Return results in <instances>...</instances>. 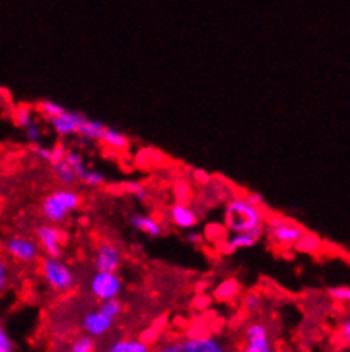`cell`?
<instances>
[{
	"label": "cell",
	"mask_w": 350,
	"mask_h": 352,
	"mask_svg": "<svg viewBox=\"0 0 350 352\" xmlns=\"http://www.w3.org/2000/svg\"><path fill=\"white\" fill-rule=\"evenodd\" d=\"M17 346L16 340L12 339V336L9 333V330L5 329L2 322H0V352H16Z\"/></svg>",
	"instance_id": "1f68e13d"
},
{
	"label": "cell",
	"mask_w": 350,
	"mask_h": 352,
	"mask_svg": "<svg viewBox=\"0 0 350 352\" xmlns=\"http://www.w3.org/2000/svg\"><path fill=\"white\" fill-rule=\"evenodd\" d=\"M99 310L106 315V317L113 318H119L124 311V303L119 300V298H113V300H106V301H99Z\"/></svg>",
	"instance_id": "cb8c5ba5"
},
{
	"label": "cell",
	"mask_w": 350,
	"mask_h": 352,
	"mask_svg": "<svg viewBox=\"0 0 350 352\" xmlns=\"http://www.w3.org/2000/svg\"><path fill=\"white\" fill-rule=\"evenodd\" d=\"M10 283H12V269H10V262L7 258L3 250H0V294L3 291L9 289Z\"/></svg>",
	"instance_id": "4316f807"
},
{
	"label": "cell",
	"mask_w": 350,
	"mask_h": 352,
	"mask_svg": "<svg viewBox=\"0 0 350 352\" xmlns=\"http://www.w3.org/2000/svg\"><path fill=\"white\" fill-rule=\"evenodd\" d=\"M36 121L33 107L30 106H19L14 111V124L19 129H26L30 124H33Z\"/></svg>",
	"instance_id": "d4e9b609"
},
{
	"label": "cell",
	"mask_w": 350,
	"mask_h": 352,
	"mask_svg": "<svg viewBox=\"0 0 350 352\" xmlns=\"http://www.w3.org/2000/svg\"><path fill=\"white\" fill-rule=\"evenodd\" d=\"M34 153L38 159L48 162V164L51 162V146H45L39 143V145H34Z\"/></svg>",
	"instance_id": "74e56055"
},
{
	"label": "cell",
	"mask_w": 350,
	"mask_h": 352,
	"mask_svg": "<svg viewBox=\"0 0 350 352\" xmlns=\"http://www.w3.org/2000/svg\"><path fill=\"white\" fill-rule=\"evenodd\" d=\"M169 218L170 223L180 230H194L199 223V214L198 211L192 206H189L187 203H175L170 206L169 210Z\"/></svg>",
	"instance_id": "7c38bea8"
},
{
	"label": "cell",
	"mask_w": 350,
	"mask_h": 352,
	"mask_svg": "<svg viewBox=\"0 0 350 352\" xmlns=\"http://www.w3.org/2000/svg\"><path fill=\"white\" fill-rule=\"evenodd\" d=\"M36 242H38L41 254H45V257H55L62 258L65 254V242L67 235L60 225L53 223H43L38 225L34 230Z\"/></svg>",
	"instance_id": "8992f818"
},
{
	"label": "cell",
	"mask_w": 350,
	"mask_h": 352,
	"mask_svg": "<svg viewBox=\"0 0 350 352\" xmlns=\"http://www.w3.org/2000/svg\"><path fill=\"white\" fill-rule=\"evenodd\" d=\"M65 162L70 165L71 170L77 174V177H80L82 172L87 168V164H85L84 157H82L80 152H77V150H71V148H67V153H65Z\"/></svg>",
	"instance_id": "f1b7e54d"
},
{
	"label": "cell",
	"mask_w": 350,
	"mask_h": 352,
	"mask_svg": "<svg viewBox=\"0 0 350 352\" xmlns=\"http://www.w3.org/2000/svg\"><path fill=\"white\" fill-rule=\"evenodd\" d=\"M175 196L178 197V203H187L191 196V186L187 182H177L175 184Z\"/></svg>",
	"instance_id": "d590c367"
},
{
	"label": "cell",
	"mask_w": 350,
	"mask_h": 352,
	"mask_svg": "<svg viewBox=\"0 0 350 352\" xmlns=\"http://www.w3.org/2000/svg\"><path fill=\"white\" fill-rule=\"evenodd\" d=\"M65 109H67L65 106H62V104H58L56 100H51V99H45L38 104V113L41 114L46 121L58 116V114H62Z\"/></svg>",
	"instance_id": "484cf974"
},
{
	"label": "cell",
	"mask_w": 350,
	"mask_h": 352,
	"mask_svg": "<svg viewBox=\"0 0 350 352\" xmlns=\"http://www.w3.org/2000/svg\"><path fill=\"white\" fill-rule=\"evenodd\" d=\"M78 182H82L84 186H87V188H101V186H104L107 182L106 175L102 174L101 170H95V168H85L84 172H82V175L78 177Z\"/></svg>",
	"instance_id": "603a6c76"
},
{
	"label": "cell",
	"mask_w": 350,
	"mask_h": 352,
	"mask_svg": "<svg viewBox=\"0 0 350 352\" xmlns=\"http://www.w3.org/2000/svg\"><path fill=\"white\" fill-rule=\"evenodd\" d=\"M245 199L248 201V203L255 204V206H262V203H264L262 196H260V194H257V192H250V194H245Z\"/></svg>",
	"instance_id": "60d3db41"
},
{
	"label": "cell",
	"mask_w": 350,
	"mask_h": 352,
	"mask_svg": "<svg viewBox=\"0 0 350 352\" xmlns=\"http://www.w3.org/2000/svg\"><path fill=\"white\" fill-rule=\"evenodd\" d=\"M114 322L116 320L106 317L99 308H95V310H89L82 315L80 327L84 333L94 337V339H101L114 329Z\"/></svg>",
	"instance_id": "30bf717a"
},
{
	"label": "cell",
	"mask_w": 350,
	"mask_h": 352,
	"mask_svg": "<svg viewBox=\"0 0 350 352\" xmlns=\"http://www.w3.org/2000/svg\"><path fill=\"white\" fill-rule=\"evenodd\" d=\"M41 276L46 285L55 293H69L77 285V276H75L73 269L63 258L43 257Z\"/></svg>",
	"instance_id": "3957f363"
},
{
	"label": "cell",
	"mask_w": 350,
	"mask_h": 352,
	"mask_svg": "<svg viewBox=\"0 0 350 352\" xmlns=\"http://www.w3.org/2000/svg\"><path fill=\"white\" fill-rule=\"evenodd\" d=\"M262 305H264L262 294L255 293V291L246 293L245 296L242 298V307H244V310L248 311V314H257V311H260Z\"/></svg>",
	"instance_id": "f546056e"
},
{
	"label": "cell",
	"mask_w": 350,
	"mask_h": 352,
	"mask_svg": "<svg viewBox=\"0 0 350 352\" xmlns=\"http://www.w3.org/2000/svg\"><path fill=\"white\" fill-rule=\"evenodd\" d=\"M277 352H291V351H288V349H281V351H277Z\"/></svg>",
	"instance_id": "ee69618b"
},
{
	"label": "cell",
	"mask_w": 350,
	"mask_h": 352,
	"mask_svg": "<svg viewBox=\"0 0 350 352\" xmlns=\"http://www.w3.org/2000/svg\"><path fill=\"white\" fill-rule=\"evenodd\" d=\"M106 124L99 120H91V118H85L84 123L78 128L77 135L84 140V143L87 142H99L101 138V133L104 129Z\"/></svg>",
	"instance_id": "d6986e66"
},
{
	"label": "cell",
	"mask_w": 350,
	"mask_h": 352,
	"mask_svg": "<svg viewBox=\"0 0 350 352\" xmlns=\"http://www.w3.org/2000/svg\"><path fill=\"white\" fill-rule=\"evenodd\" d=\"M238 352H277L269 325L262 320H253L245 327Z\"/></svg>",
	"instance_id": "277c9868"
},
{
	"label": "cell",
	"mask_w": 350,
	"mask_h": 352,
	"mask_svg": "<svg viewBox=\"0 0 350 352\" xmlns=\"http://www.w3.org/2000/svg\"><path fill=\"white\" fill-rule=\"evenodd\" d=\"M187 242H191V243H202L205 242V236L201 235V233H198V232H192V230H189V233H187Z\"/></svg>",
	"instance_id": "b9f144b4"
},
{
	"label": "cell",
	"mask_w": 350,
	"mask_h": 352,
	"mask_svg": "<svg viewBox=\"0 0 350 352\" xmlns=\"http://www.w3.org/2000/svg\"><path fill=\"white\" fill-rule=\"evenodd\" d=\"M128 220H130V225L133 226L135 230L145 233V235H148L150 239H159V236H162L163 232H165L163 225L160 223L156 218L150 217V214L133 213V214H130V218H128Z\"/></svg>",
	"instance_id": "9a60e30c"
},
{
	"label": "cell",
	"mask_w": 350,
	"mask_h": 352,
	"mask_svg": "<svg viewBox=\"0 0 350 352\" xmlns=\"http://www.w3.org/2000/svg\"><path fill=\"white\" fill-rule=\"evenodd\" d=\"M84 197L73 188H60L41 201V214L48 223L62 225L82 206Z\"/></svg>",
	"instance_id": "7a4b0ae2"
},
{
	"label": "cell",
	"mask_w": 350,
	"mask_h": 352,
	"mask_svg": "<svg viewBox=\"0 0 350 352\" xmlns=\"http://www.w3.org/2000/svg\"><path fill=\"white\" fill-rule=\"evenodd\" d=\"M194 177L199 179V181H208V174H205V172H201V170H196Z\"/></svg>",
	"instance_id": "7bdbcfd3"
},
{
	"label": "cell",
	"mask_w": 350,
	"mask_h": 352,
	"mask_svg": "<svg viewBox=\"0 0 350 352\" xmlns=\"http://www.w3.org/2000/svg\"><path fill=\"white\" fill-rule=\"evenodd\" d=\"M327 293H328V296L335 301V303L349 305V301H350V286L349 285L330 286Z\"/></svg>",
	"instance_id": "4dcf8cb0"
},
{
	"label": "cell",
	"mask_w": 350,
	"mask_h": 352,
	"mask_svg": "<svg viewBox=\"0 0 350 352\" xmlns=\"http://www.w3.org/2000/svg\"><path fill=\"white\" fill-rule=\"evenodd\" d=\"M65 153H67V146L63 145V143H56V145H53L51 146V162H49V165L62 162L63 159H65Z\"/></svg>",
	"instance_id": "8d00e7d4"
},
{
	"label": "cell",
	"mask_w": 350,
	"mask_h": 352,
	"mask_svg": "<svg viewBox=\"0 0 350 352\" xmlns=\"http://www.w3.org/2000/svg\"><path fill=\"white\" fill-rule=\"evenodd\" d=\"M84 113H78V111H70L65 109L58 116L48 120V124L51 126L53 131L60 136V138H70V136H75L78 133V128L84 123L85 120Z\"/></svg>",
	"instance_id": "8fae6325"
},
{
	"label": "cell",
	"mask_w": 350,
	"mask_h": 352,
	"mask_svg": "<svg viewBox=\"0 0 350 352\" xmlns=\"http://www.w3.org/2000/svg\"><path fill=\"white\" fill-rule=\"evenodd\" d=\"M2 250L7 257L23 262V264H33L41 257V249H39L38 242L31 236L24 235H12L3 240Z\"/></svg>",
	"instance_id": "52a82bcc"
},
{
	"label": "cell",
	"mask_w": 350,
	"mask_h": 352,
	"mask_svg": "<svg viewBox=\"0 0 350 352\" xmlns=\"http://www.w3.org/2000/svg\"><path fill=\"white\" fill-rule=\"evenodd\" d=\"M24 135H26V140L31 143V145H39L43 138V128L38 121H34L33 124H30L26 129H23Z\"/></svg>",
	"instance_id": "836d02e7"
},
{
	"label": "cell",
	"mask_w": 350,
	"mask_h": 352,
	"mask_svg": "<svg viewBox=\"0 0 350 352\" xmlns=\"http://www.w3.org/2000/svg\"><path fill=\"white\" fill-rule=\"evenodd\" d=\"M266 217L260 206L248 203L245 196L231 197L224 206V226L228 232H250V230L264 228Z\"/></svg>",
	"instance_id": "6da1fadb"
},
{
	"label": "cell",
	"mask_w": 350,
	"mask_h": 352,
	"mask_svg": "<svg viewBox=\"0 0 350 352\" xmlns=\"http://www.w3.org/2000/svg\"><path fill=\"white\" fill-rule=\"evenodd\" d=\"M51 167H53V174H55L56 181L62 184V188H73V186L78 182L77 174L71 170V167L67 164L65 159L58 162V164H53Z\"/></svg>",
	"instance_id": "ffe728a7"
},
{
	"label": "cell",
	"mask_w": 350,
	"mask_h": 352,
	"mask_svg": "<svg viewBox=\"0 0 350 352\" xmlns=\"http://www.w3.org/2000/svg\"><path fill=\"white\" fill-rule=\"evenodd\" d=\"M89 291L97 301L119 298L121 291H123V279L117 272L95 271L89 281Z\"/></svg>",
	"instance_id": "ba28073f"
},
{
	"label": "cell",
	"mask_w": 350,
	"mask_h": 352,
	"mask_svg": "<svg viewBox=\"0 0 350 352\" xmlns=\"http://www.w3.org/2000/svg\"><path fill=\"white\" fill-rule=\"evenodd\" d=\"M262 235H264V228L250 230V232L231 233L230 239L224 242L223 252L226 254V256H231V254L238 252V250L250 249V247H253L257 242H259Z\"/></svg>",
	"instance_id": "4fadbf2b"
},
{
	"label": "cell",
	"mask_w": 350,
	"mask_h": 352,
	"mask_svg": "<svg viewBox=\"0 0 350 352\" xmlns=\"http://www.w3.org/2000/svg\"><path fill=\"white\" fill-rule=\"evenodd\" d=\"M266 233L269 240L281 247H294L299 242V239L306 233L305 226L292 220H285L282 217L269 218V221H266Z\"/></svg>",
	"instance_id": "5b68a950"
},
{
	"label": "cell",
	"mask_w": 350,
	"mask_h": 352,
	"mask_svg": "<svg viewBox=\"0 0 350 352\" xmlns=\"http://www.w3.org/2000/svg\"><path fill=\"white\" fill-rule=\"evenodd\" d=\"M209 296H206V294L199 293L198 296L192 300V307L196 308V310H206V308L209 307Z\"/></svg>",
	"instance_id": "f35d334b"
},
{
	"label": "cell",
	"mask_w": 350,
	"mask_h": 352,
	"mask_svg": "<svg viewBox=\"0 0 350 352\" xmlns=\"http://www.w3.org/2000/svg\"><path fill=\"white\" fill-rule=\"evenodd\" d=\"M99 142L109 150H113V152H124L130 146V140H128V136L123 131L113 126H107V124L102 129Z\"/></svg>",
	"instance_id": "e0dca14e"
},
{
	"label": "cell",
	"mask_w": 350,
	"mask_h": 352,
	"mask_svg": "<svg viewBox=\"0 0 350 352\" xmlns=\"http://www.w3.org/2000/svg\"><path fill=\"white\" fill-rule=\"evenodd\" d=\"M160 333H162V330H159L156 327L152 325V327H148L146 330H143L140 339L145 340V342L150 344V346H153V344L160 339Z\"/></svg>",
	"instance_id": "e575fe53"
},
{
	"label": "cell",
	"mask_w": 350,
	"mask_h": 352,
	"mask_svg": "<svg viewBox=\"0 0 350 352\" xmlns=\"http://www.w3.org/2000/svg\"><path fill=\"white\" fill-rule=\"evenodd\" d=\"M123 264V254L119 247L113 242H101L94 252L95 271L117 272Z\"/></svg>",
	"instance_id": "9c48e42d"
},
{
	"label": "cell",
	"mask_w": 350,
	"mask_h": 352,
	"mask_svg": "<svg viewBox=\"0 0 350 352\" xmlns=\"http://www.w3.org/2000/svg\"><path fill=\"white\" fill-rule=\"evenodd\" d=\"M240 293H242V286L240 283H238V279L226 278L214 286L213 298L214 301H220V303H231V301H235L238 296H240Z\"/></svg>",
	"instance_id": "2e32d148"
},
{
	"label": "cell",
	"mask_w": 350,
	"mask_h": 352,
	"mask_svg": "<svg viewBox=\"0 0 350 352\" xmlns=\"http://www.w3.org/2000/svg\"><path fill=\"white\" fill-rule=\"evenodd\" d=\"M294 247L296 250H299L303 254H316L321 249V239L315 235V233L306 232Z\"/></svg>",
	"instance_id": "7402d4cb"
},
{
	"label": "cell",
	"mask_w": 350,
	"mask_h": 352,
	"mask_svg": "<svg viewBox=\"0 0 350 352\" xmlns=\"http://www.w3.org/2000/svg\"><path fill=\"white\" fill-rule=\"evenodd\" d=\"M69 352H97V339L82 333L70 342Z\"/></svg>",
	"instance_id": "44dd1931"
},
{
	"label": "cell",
	"mask_w": 350,
	"mask_h": 352,
	"mask_svg": "<svg viewBox=\"0 0 350 352\" xmlns=\"http://www.w3.org/2000/svg\"><path fill=\"white\" fill-rule=\"evenodd\" d=\"M184 342L187 352H228L223 340L214 336L185 337Z\"/></svg>",
	"instance_id": "5bb4252c"
},
{
	"label": "cell",
	"mask_w": 350,
	"mask_h": 352,
	"mask_svg": "<svg viewBox=\"0 0 350 352\" xmlns=\"http://www.w3.org/2000/svg\"><path fill=\"white\" fill-rule=\"evenodd\" d=\"M338 333L344 337V342L349 346L350 342V318L349 317H345L344 320L340 322V325H338Z\"/></svg>",
	"instance_id": "ab89813d"
},
{
	"label": "cell",
	"mask_w": 350,
	"mask_h": 352,
	"mask_svg": "<svg viewBox=\"0 0 350 352\" xmlns=\"http://www.w3.org/2000/svg\"><path fill=\"white\" fill-rule=\"evenodd\" d=\"M121 189H123V192L130 194V196L141 201V203H145V201L148 199V189H146L145 184L140 181H126Z\"/></svg>",
	"instance_id": "83f0119b"
},
{
	"label": "cell",
	"mask_w": 350,
	"mask_h": 352,
	"mask_svg": "<svg viewBox=\"0 0 350 352\" xmlns=\"http://www.w3.org/2000/svg\"><path fill=\"white\" fill-rule=\"evenodd\" d=\"M106 352H152V346L140 337H123L110 342Z\"/></svg>",
	"instance_id": "ac0fdd59"
},
{
	"label": "cell",
	"mask_w": 350,
	"mask_h": 352,
	"mask_svg": "<svg viewBox=\"0 0 350 352\" xmlns=\"http://www.w3.org/2000/svg\"><path fill=\"white\" fill-rule=\"evenodd\" d=\"M345 352H347V351H345Z\"/></svg>",
	"instance_id": "f6af8a7d"
},
{
	"label": "cell",
	"mask_w": 350,
	"mask_h": 352,
	"mask_svg": "<svg viewBox=\"0 0 350 352\" xmlns=\"http://www.w3.org/2000/svg\"><path fill=\"white\" fill-rule=\"evenodd\" d=\"M152 352H187V349H185L184 339H175L162 342L159 347L152 349Z\"/></svg>",
	"instance_id": "d6a6232c"
}]
</instances>
